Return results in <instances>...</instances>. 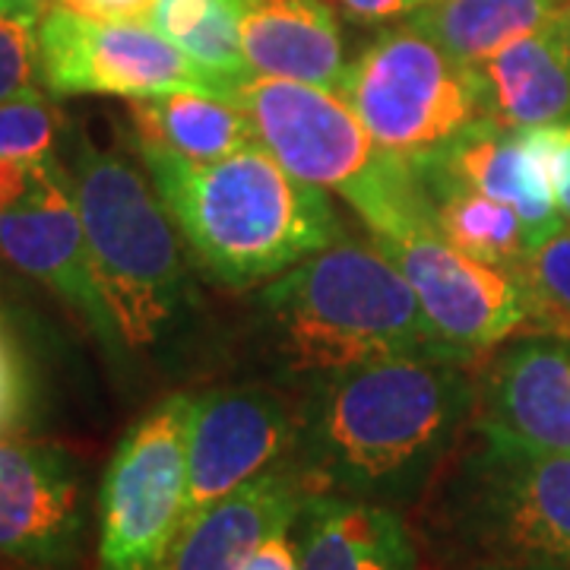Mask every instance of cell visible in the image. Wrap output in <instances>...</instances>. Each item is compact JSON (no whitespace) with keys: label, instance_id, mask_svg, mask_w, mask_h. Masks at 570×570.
I'll list each match as a JSON object with an SVG mask.
<instances>
[{"label":"cell","instance_id":"7a4b0ae2","mask_svg":"<svg viewBox=\"0 0 570 570\" xmlns=\"http://www.w3.org/2000/svg\"><path fill=\"white\" fill-rule=\"evenodd\" d=\"M137 149L184 242L216 283L250 288L340 242L324 187L285 171L264 142L206 165L149 142Z\"/></svg>","mask_w":570,"mask_h":570},{"label":"cell","instance_id":"ffe728a7","mask_svg":"<svg viewBox=\"0 0 570 570\" xmlns=\"http://www.w3.org/2000/svg\"><path fill=\"white\" fill-rule=\"evenodd\" d=\"M134 140L159 146L187 163H219L225 156L254 146L257 130L235 99L209 92H168L130 105Z\"/></svg>","mask_w":570,"mask_h":570},{"label":"cell","instance_id":"ac0fdd59","mask_svg":"<svg viewBox=\"0 0 570 570\" xmlns=\"http://www.w3.org/2000/svg\"><path fill=\"white\" fill-rule=\"evenodd\" d=\"M242 45L254 77L311 82L333 92L346 80V39L326 0H247Z\"/></svg>","mask_w":570,"mask_h":570},{"label":"cell","instance_id":"4fadbf2b","mask_svg":"<svg viewBox=\"0 0 570 570\" xmlns=\"http://www.w3.org/2000/svg\"><path fill=\"white\" fill-rule=\"evenodd\" d=\"M295 428L298 406L279 390L216 387L194 396L184 532L254 475L292 460Z\"/></svg>","mask_w":570,"mask_h":570},{"label":"cell","instance_id":"836d02e7","mask_svg":"<svg viewBox=\"0 0 570 570\" xmlns=\"http://www.w3.org/2000/svg\"><path fill=\"white\" fill-rule=\"evenodd\" d=\"M551 26L558 29V36H561V41H564V48H568V55H570V0L551 17Z\"/></svg>","mask_w":570,"mask_h":570},{"label":"cell","instance_id":"7402d4cb","mask_svg":"<svg viewBox=\"0 0 570 570\" xmlns=\"http://www.w3.org/2000/svg\"><path fill=\"white\" fill-rule=\"evenodd\" d=\"M425 187L431 228L448 238L450 245L482 254L491 261L520 264L530 254V238L523 219L508 204H498L485 194L472 190L466 184L453 181L448 175L434 171L422 159H412Z\"/></svg>","mask_w":570,"mask_h":570},{"label":"cell","instance_id":"4dcf8cb0","mask_svg":"<svg viewBox=\"0 0 570 570\" xmlns=\"http://www.w3.org/2000/svg\"><path fill=\"white\" fill-rule=\"evenodd\" d=\"M352 17L358 20H393V17H412L434 0H340Z\"/></svg>","mask_w":570,"mask_h":570},{"label":"cell","instance_id":"484cf974","mask_svg":"<svg viewBox=\"0 0 570 570\" xmlns=\"http://www.w3.org/2000/svg\"><path fill=\"white\" fill-rule=\"evenodd\" d=\"M61 137V115L41 96L0 102V156L3 159L41 163L55 156Z\"/></svg>","mask_w":570,"mask_h":570},{"label":"cell","instance_id":"3957f363","mask_svg":"<svg viewBox=\"0 0 570 570\" xmlns=\"http://www.w3.org/2000/svg\"><path fill=\"white\" fill-rule=\"evenodd\" d=\"M257 321L279 371L305 384L400 355H466L434 333L377 245L336 242L279 273L257 295Z\"/></svg>","mask_w":570,"mask_h":570},{"label":"cell","instance_id":"30bf717a","mask_svg":"<svg viewBox=\"0 0 570 570\" xmlns=\"http://www.w3.org/2000/svg\"><path fill=\"white\" fill-rule=\"evenodd\" d=\"M92 489L77 450L0 438V570H89Z\"/></svg>","mask_w":570,"mask_h":570},{"label":"cell","instance_id":"2e32d148","mask_svg":"<svg viewBox=\"0 0 570 570\" xmlns=\"http://www.w3.org/2000/svg\"><path fill=\"white\" fill-rule=\"evenodd\" d=\"M307 491L292 460L269 466L187 527L168 570H242L266 539L295 523Z\"/></svg>","mask_w":570,"mask_h":570},{"label":"cell","instance_id":"d6a6232c","mask_svg":"<svg viewBox=\"0 0 570 570\" xmlns=\"http://www.w3.org/2000/svg\"><path fill=\"white\" fill-rule=\"evenodd\" d=\"M444 570H570L564 561H520V558H469L450 561Z\"/></svg>","mask_w":570,"mask_h":570},{"label":"cell","instance_id":"9c48e42d","mask_svg":"<svg viewBox=\"0 0 570 570\" xmlns=\"http://www.w3.org/2000/svg\"><path fill=\"white\" fill-rule=\"evenodd\" d=\"M41 89L48 96L153 99L209 92L235 99V86L194 63L149 22H102L48 0L39 26Z\"/></svg>","mask_w":570,"mask_h":570},{"label":"cell","instance_id":"d6986e66","mask_svg":"<svg viewBox=\"0 0 570 570\" xmlns=\"http://www.w3.org/2000/svg\"><path fill=\"white\" fill-rule=\"evenodd\" d=\"M485 111L504 127H546L570 118V55L551 20L475 63Z\"/></svg>","mask_w":570,"mask_h":570},{"label":"cell","instance_id":"ba28073f","mask_svg":"<svg viewBox=\"0 0 570 570\" xmlns=\"http://www.w3.org/2000/svg\"><path fill=\"white\" fill-rule=\"evenodd\" d=\"M194 396L171 393L124 431L96 498L92 570H168L184 535Z\"/></svg>","mask_w":570,"mask_h":570},{"label":"cell","instance_id":"d4e9b609","mask_svg":"<svg viewBox=\"0 0 570 570\" xmlns=\"http://www.w3.org/2000/svg\"><path fill=\"white\" fill-rule=\"evenodd\" d=\"M530 292V324L570 336V223L520 261Z\"/></svg>","mask_w":570,"mask_h":570},{"label":"cell","instance_id":"603a6c76","mask_svg":"<svg viewBox=\"0 0 570 570\" xmlns=\"http://www.w3.org/2000/svg\"><path fill=\"white\" fill-rule=\"evenodd\" d=\"M245 13L247 0H156L149 26L238 92L254 77L242 45Z\"/></svg>","mask_w":570,"mask_h":570},{"label":"cell","instance_id":"f1b7e54d","mask_svg":"<svg viewBox=\"0 0 570 570\" xmlns=\"http://www.w3.org/2000/svg\"><path fill=\"white\" fill-rule=\"evenodd\" d=\"M242 570H302L298 542H295L292 527L285 532H276L273 539H266L264 546L250 554V561Z\"/></svg>","mask_w":570,"mask_h":570},{"label":"cell","instance_id":"f546056e","mask_svg":"<svg viewBox=\"0 0 570 570\" xmlns=\"http://www.w3.org/2000/svg\"><path fill=\"white\" fill-rule=\"evenodd\" d=\"M554 127V165H551V184H554V200L561 216L570 223V118L551 124Z\"/></svg>","mask_w":570,"mask_h":570},{"label":"cell","instance_id":"44dd1931","mask_svg":"<svg viewBox=\"0 0 570 570\" xmlns=\"http://www.w3.org/2000/svg\"><path fill=\"white\" fill-rule=\"evenodd\" d=\"M564 3L568 0H434L406 22L448 48L453 58L479 63L510 41L542 29Z\"/></svg>","mask_w":570,"mask_h":570},{"label":"cell","instance_id":"83f0119b","mask_svg":"<svg viewBox=\"0 0 570 570\" xmlns=\"http://www.w3.org/2000/svg\"><path fill=\"white\" fill-rule=\"evenodd\" d=\"M82 17L102 22H149L156 0H58Z\"/></svg>","mask_w":570,"mask_h":570},{"label":"cell","instance_id":"8992f818","mask_svg":"<svg viewBox=\"0 0 570 570\" xmlns=\"http://www.w3.org/2000/svg\"><path fill=\"white\" fill-rule=\"evenodd\" d=\"M235 102L285 171L336 190L371 232H390L422 209L425 197L415 163L374 140L340 92L311 82L250 77L238 86Z\"/></svg>","mask_w":570,"mask_h":570},{"label":"cell","instance_id":"5bb4252c","mask_svg":"<svg viewBox=\"0 0 570 570\" xmlns=\"http://www.w3.org/2000/svg\"><path fill=\"white\" fill-rule=\"evenodd\" d=\"M415 159L498 204L513 206L517 216L523 219L530 250L568 223L558 209L554 184H551V165H554L551 124L517 130L485 118L448 146Z\"/></svg>","mask_w":570,"mask_h":570},{"label":"cell","instance_id":"277c9868","mask_svg":"<svg viewBox=\"0 0 570 570\" xmlns=\"http://www.w3.org/2000/svg\"><path fill=\"white\" fill-rule=\"evenodd\" d=\"M67 156L86 245L124 343L156 348L181 330L194 305L178 225L134 165L82 130L67 134Z\"/></svg>","mask_w":570,"mask_h":570},{"label":"cell","instance_id":"5b68a950","mask_svg":"<svg viewBox=\"0 0 570 570\" xmlns=\"http://www.w3.org/2000/svg\"><path fill=\"white\" fill-rule=\"evenodd\" d=\"M444 561L520 558L570 564V453L532 450L472 425L422 501Z\"/></svg>","mask_w":570,"mask_h":570},{"label":"cell","instance_id":"52a82bcc","mask_svg":"<svg viewBox=\"0 0 570 570\" xmlns=\"http://www.w3.org/2000/svg\"><path fill=\"white\" fill-rule=\"evenodd\" d=\"M371 137L396 156H428L489 118L475 63L412 22L381 32L348 63L340 86Z\"/></svg>","mask_w":570,"mask_h":570},{"label":"cell","instance_id":"e0dca14e","mask_svg":"<svg viewBox=\"0 0 570 570\" xmlns=\"http://www.w3.org/2000/svg\"><path fill=\"white\" fill-rule=\"evenodd\" d=\"M292 532L302 570H422L419 539L393 508L307 491Z\"/></svg>","mask_w":570,"mask_h":570},{"label":"cell","instance_id":"6da1fadb","mask_svg":"<svg viewBox=\"0 0 570 570\" xmlns=\"http://www.w3.org/2000/svg\"><path fill=\"white\" fill-rule=\"evenodd\" d=\"M469 355H400L311 381L292 463L311 491L419 508L475 422Z\"/></svg>","mask_w":570,"mask_h":570},{"label":"cell","instance_id":"7c38bea8","mask_svg":"<svg viewBox=\"0 0 570 570\" xmlns=\"http://www.w3.org/2000/svg\"><path fill=\"white\" fill-rule=\"evenodd\" d=\"M0 250L80 314L108 352L127 348L92 266L70 171L55 156L32 163L29 190L0 213Z\"/></svg>","mask_w":570,"mask_h":570},{"label":"cell","instance_id":"4316f807","mask_svg":"<svg viewBox=\"0 0 570 570\" xmlns=\"http://www.w3.org/2000/svg\"><path fill=\"white\" fill-rule=\"evenodd\" d=\"M29 419V374L13 340L0 326V438L17 434Z\"/></svg>","mask_w":570,"mask_h":570},{"label":"cell","instance_id":"8fae6325","mask_svg":"<svg viewBox=\"0 0 570 570\" xmlns=\"http://www.w3.org/2000/svg\"><path fill=\"white\" fill-rule=\"evenodd\" d=\"M412 285L434 333L456 352L479 355L530 324L523 266L450 245L431 225L371 238Z\"/></svg>","mask_w":570,"mask_h":570},{"label":"cell","instance_id":"1f68e13d","mask_svg":"<svg viewBox=\"0 0 570 570\" xmlns=\"http://www.w3.org/2000/svg\"><path fill=\"white\" fill-rule=\"evenodd\" d=\"M32 184V163L20 159H3L0 156V213L20 200Z\"/></svg>","mask_w":570,"mask_h":570},{"label":"cell","instance_id":"cb8c5ba5","mask_svg":"<svg viewBox=\"0 0 570 570\" xmlns=\"http://www.w3.org/2000/svg\"><path fill=\"white\" fill-rule=\"evenodd\" d=\"M48 0H0V102L45 96L39 26Z\"/></svg>","mask_w":570,"mask_h":570},{"label":"cell","instance_id":"9a60e30c","mask_svg":"<svg viewBox=\"0 0 570 570\" xmlns=\"http://www.w3.org/2000/svg\"><path fill=\"white\" fill-rule=\"evenodd\" d=\"M475 428L513 444L570 453V343L527 336L510 343L479 384Z\"/></svg>","mask_w":570,"mask_h":570}]
</instances>
